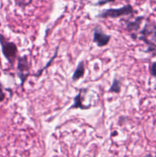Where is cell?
<instances>
[{
	"mask_svg": "<svg viewBox=\"0 0 156 157\" xmlns=\"http://www.w3.org/2000/svg\"><path fill=\"white\" fill-rule=\"evenodd\" d=\"M134 8L130 4H127L122 7L118 8V9H104L102 12H99L96 18H118L122 16H127L131 15L136 13Z\"/></svg>",
	"mask_w": 156,
	"mask_h": 157,
	"instance_id": "1",
	"label": "cell"
},
{
	"mask_svg": "<svg viewBox=\"0 0 156 157\" xmlns=\"http://www.w3.org/2000/svg\"><path fill=\"white\" fill-rule=\"evenodd\" d=\"M0 44L2 52L9 64H13L17 58L18 48L16 44L12 41H9L2 34H0Z\"/></svg>",
	"mask_w": 156,
	"mask_h": 157,
	"instance_id": "2",
	"label": "cell"
},
{
	"mask_svg": "<svg viewBox=\"0 0 156 157\" xmlns=\"http://www.w3.org/2000/svg\"><path fill=\"white\" fill-rule=\"evenodd\" d=\"M17 75L21 81V86L24 85L26 80L30 76V65L26 55L18 57L17 62Z\"/></svg>",
	"mask_w": 156,
	"mask_h": 157,
	"instance_id": "3",
	"label": "cell"
},
{
	"mask_svg": "<svg viewBox=\"0 0 156 157\" xmlns=\"http://www.w3.org/2000/svg\"><path fill=\"white\" fill-rule=\"evenodd\" d=\"M111 39V35H107L100 26L97 25L93 29V41L96 43L98 47H105L110 42Z\"/></svg>",
	"mask_w": 156,
	"mask_h": 157,
	"instance_id": "4",
	"label": "cell"
},
{
	"mask_svg": "<svg viewBox=\"0 0 156 157\" xmlns=\"http://www.w3.org/2000/svg\"><path fill=\"white\" fill-rule=\"evenodd\" d=\"M139 34L140 35L147 37V38L150 37L151 38L150 40L156 43V21L147 22L144 25L143 29L139 31Z\"/></svg>",
	"mask_w": 156,
	"mask_h": 157,
	"instance_id": "5",
	"label": "cell"
},
{
	"mask_svg": "<svg viewBox=\"0 0 156 157\" xmlns=\"http://www.w3.org/2000/svg\"><path fill=\"white\" fill-rule=\"evenodd\" d=\"M82 92L83 89H80L79 92L73 98V104L70 107L68 110H71V109H80V110H88L91 107L90 104L88 105H84L83 104V97H82Z\"/></svg>",
	"mask_w": 156,
	"mask_h": 157,
	"instance_id": "6",
	"label": "cell"
},
{
	"mask_svg": "<svg viewBox=\"0 0 156 157\" xmlns=\"http://www.w3.org/2000/svg\"><path fill=\"white\" fill-rule=\"evenodd\" d=\"M144 18L145 17L143 15H141V16L136 17L133 21H125V29L130 32H138L139 29H140V26Z\"/></svg>",
	"mask_w": 156,
	"mask_h": 157,
	"instance_id": "7",
	"label": "cell"
},
{
	"mask_svg": "<svg viewBox=\"0 0 156 157\" xmlns=\"http://www.w3.org/2000/svg\"><path fill=\"white\" fill-rule=\"evenodd\" d=\"M85 74V66H84V61H80L78 63L77 66H76V69L73 71V75H72V81H77L80 79L84 76Z\"/></svg>",
	"mask_w": 156,
	"mask_h": 157,
	"instance_id": "8",
	"label": "cell"
},
{
	"mask_svg": "<svg viewBox=\"0 0 156 157\" xmlns=\"http://www.w3.org/2000/svg\"><path fill=\"white\" fill-rule=\"evenodd\" d=\"M58 50H59V45L57 46L56 49H55L54 55L53 56L51 57V58H50V59L49 60L48 62H47V64H45V66H44V67H43L41 69H40L39 71H38V72H36V73H35V74H34V75H32V76L35 77V78H40V77H41V75H42L43 71H44L45 70V69H47V67H50V66L51 65L52 62H53V61H54L55 58H57V56H58Z\"/></svg>",
	"mask_w": 156,
	"mask_h": 157,
	"instance_id": "9",
	"label": "cell"
},
{
	"mask_svg": "<svg viewBox=\"0 0 156 157\" xmlns=\"http://www.w3.org/2000/svg\"><path fill=\"white\" fill-rule=\"evenodd\" d=\"M121 87H122L121 81L119 79H117V78H114L113 80V83H112L111 86L109 88L108 92L109 93L119 94L121 91Z\"/></svg>",
	"mask_w": 156,
	"mask_h": 157,
	"instance_id": "10",
	"label": "cell"
},
{
	"mask_svg": "<svg viewBox=\"0 0 156 157\" xmlns=\"http://www.w3.org/2000/svg\"><path fill=\"white\" fill-rule=\"evenodd\" d=\"M33 2V0H15L16 6L21 8H25L26 6H29Z\"/></svg>",
	"mask_w": 156,
	"mask_h": 157,
	"instance_id": "11",
	"label": "cell"
},
{
	"mask_svg": "<svg viewBox=\"0 0 156 157\" xmlns=\"http://www.w3.org/2000/svg\"><path fill=\"white\" fill-rule=\"evenodd\" d=\"M149 69H150V74H151V76L154 77V78H156V62L155 61L151 63V65H150Z\"/></svg>",
	"mask_w": 156,
	"mask_h": 157,
	"instance_id": "12",
	"label": "cell"
},
{
	"mask_svg": "<svg viewBox=\"0 0 156 157\" xmlns=\"http://www.w3.org/2000/svg\"><path fill=\"white\" fill-rule=\"evenodd\" d=\"M116 0H99L97 2L94 3V6H104V5L107 4V3L110 2H114Z\"/></svg>",
	"mask_w": 156,
	"mask_h": 157,
	"instance_id": "13",
	"label": "cell"
},
{
	"mask_svg": "<svg viewBox=\"0 0 156 157\" xmlns=\"http://www.w3.org/2000/svg\"><path fill=\"white\" fill-rule=\"evenodd\" d=\"M5 98H6V94H5L4 91L2 89V87H0V102H2L5 100Z\"/></svg>",
	"mask_w": 156,
	"mask_h": 157,
	"instance_id": "14",
	"label": "cell"
},
{
	"mask_svg": "<svg viewBox=\"0 0 156 157\" xmlns=\"http://www.w3.org/2000/svg\"><path fill=\"white\" fill-rule=\"evenodd\" d=\"M2 65V62H1V59H0V67H1Z\"/></svg>",
	"mask_w": 156,
	"mask_h": 157,
	"instance_id": "15",
	"label": "cell"
},
{
	"mask_svg": "<svg viewBox=\"0 0 156 157\" xmlns=\"http://www.w3.org/2000/svg\"><path fill=\"white\" fill-rule=\"evenodd\" d=\"M154 156H156V153H155V154H154Z\"/></svg>",
	"mask_w": 156,
	"mask_h": 157,
	"instance_id": "16",
	"label": "cell"
}]
</instances>
